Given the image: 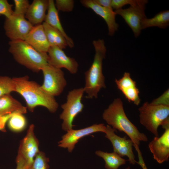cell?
Segmentation results:
<instances>
[{
    "label": "cell",
    "instance_id": "6da1fadb",
    "mask_svg": "<svg viewBox=\"0 0 169 169\" xmlns=\"http://www.w3.org/2000/svg\"><path fill=\"white\" fill-rule=\"evenodd\" d=\"M102 117L108 125L115 130L125 133L133 141L136 151L140 149L139 146L141 141H148L146 136L140 132L127 117L124 111L123 102L120 98L114 100L104 110Z\"/></svg>",
    "mask_w": 169,
    "mask_h": 169
},
{
    "label": "cell",
    "instance_id": "7a4b0ae2",
    "mask_svg": "<svg viewBox=\"0 0 169 169\" xmlns=\"http://www.w3.org/2000/svg\"><path fill=\"white\" fill-rule=\"evenodd\" d=\"M16 85V91L25 100L27 108L33 112L38 106L46 108L49 112H55L58 108V104L54 97L45 92L37 82L29 80V77H14Z\"/></svg>",
    "mask_w": 169,
    "mask_h": 169
},
{
    "label": "cell",
    "instance_id": "3957f363",
    "mask_svg": "<svg viewBox=\"0 0 169 169\" xmlns=\"http://www.w3.org/2000/svg\"><path fill=\"white\" fill-rule=\"evenodd\" d=\"M95 54L92 64L84 73L85 85L84 87L87 99L96 98L102 88L106 87L105 77L102 71V63L106 56V49L103 39H99L92 42Z\"/></svg>",
    "mask_w": 169,
    "mask_h": 169
},
{
    "label": "cell",
    "instance_id": "277c9868",
    "mask_svg": "<svg viewBox=\"0 0 169 169\" xmlns=\"http://www.w3.org/2000/svg\"><path fill=\"white\" fill-rule=\"evenodd\" d=\"M9 51L20 64L32 71L38 72L47 64V53H39L24 40L10 41Z\"/></svg>",
    "mask_w": 169,
    "mask_h": 169
},
{
    "label": "cell",
    "instance_id": "5b68a950",
    "mask_svg": "<svg viewBox=\"0 0 169 169\" xmlns=\"http://www.w3.org/2000/svg\"><path fill=\"white\" fill-rule=\"evenodd\" d=\"M140 122L155 137H159L158 128L169 118V106L144 102L138 109Z\"/></svg>",
    "mask_w": 169,
    "mask_h": 169
},
{
    "label": "cell",
    "instance_id": "8992f818",
    "mask_svg": "<svg viewBox=\"0 0 169 169\" xmlns=\"http://www.w3.org/2000/svg\"><path fill=\"white\" fill-rule=\"evenodd\" d=\"M84 92V87L71 90L67 95L66 102L61 105L63 110L59 117L63 120L62 128L64 131L73 129L74 119L82 111L84 105L81 100Z\"/></svg>",
    "mask_w": 169,
    "mask_h": 169
},
{
    "label": "cell",
    "instance_id": "52a82bcc",
    "mask_svg": "<svg viewBox=\"0 0 169 169\" xmlns=\"http://www.w3.org/2000/svg\"><path fill=\"white\" fill-rule=\"evenodd\" d=\"M44 80L41 89L48 94L55 97L60 95L67 85L64 74L61 69L48 63L42 68Z\"/></svg>",
    "mask_w": 169,
    "mask_h": 169
},
{
    "label": "cell",
    "instance_id": "ba28073f",
    "mask_svg": "<svg viewBox=\"0 0 169 169\" xmlns=\"http://www.w3.org/2000/svg\"><path fill=\"white\" fill-rule=\"evenodd\" d=\"M33 26L24 16L13 13L6 18L4 24L5 34L11 41L24 40Z\"/></svg>",
    "mask_w": 169,
    "mask_h": 169
},
{
    "label": "cell",
    "instance_id": "9c48e42d",
    "mask_svg": "<svg viewBox=\"0 0 169 169\" xmlns=\"http://www.w3.org/2000/svg\"><path fill=\"white\" fill-rule=\"evenodd\" d=\"M105 131L106 126L103 123L95 124L79 130L72 129L67 131L62 136L61 140L58 142V146L67 149L69 152L71 153L81 139L95 133L100 132L105 133Z\"/></svg>",
    "mask_w": 169,
    "mask_h": 169
},
{
    "label": "cell",
    "instance_id": "30bf717a",
    "mask_svg": "<svg viewBox=\"0 0 169 169\" xmlns=\"http://www.w3.org/2000/svg\"><path fill=\"white\" fill-rule=\"evenodd\" d=\"M115 130L107 125L106 126L105 137L112 144L113 152L121 157L126 156L130 164L134 165L136 162L133 151L134 143L130 139H127L125 136L121 137L115 133Z\"/></svg>",
    "mask_w": 169,
    "mask_h": 169
},
{
    "label": "cell",
    "instance_id": "8fae6325",
    "mask_svg": "<svg viewBox=\"0 0 169 169\" xmlns=\"http://www.w3.org/2000/svg\"><path fill=\"white\" fill-rule=\"evenodd\" d=\"M146 4H142L130 6L126 9L115 10L116 14L120 15L131 29L135 36L138 37L141 30V23L146 16L145 10Z\"/></svg>",
    "mask_w": 169,
    "mask_h": 169
},
{
    "label": "cell",
    "instance_id": "7c38bea8",
    "mask_svg": "<svg viewBox=\"0 0 169 169\" xmlns=\"http://www.w3.org/2000/svg\"><path fill=\"white\" fill-rule=\"evenodd\" d=\"M34 128L33 124L30 125L26 136L21 141L18 152V154L25 161L28 169L39 151V142L34 135Z\"/></svg>",
    "mask_w": 169,
    "mask_h": 169
},
{
    "label": "cell",
    "instance_id": "4fadbf2b",
    "mask_svg": "<svg viewBox=\"0 0 169 169\" xmlns=\"http://www.w3.org/2000/svg\"><path fill=\"white\" fill-rule=\"evenodd\" d=\"M47 54L49 64L57 68H64L72 74L77 72L78 62L74 58L67 56L63 49L56 46H50Z\"/></svg>",
    "mask_w": 169,
    "mask_h": 169
},
{
    "label": "cell",
    "instance_id": "5bb4252c",
    "mask_svg": "<svg viewBox=\"0 0 169 169\" xmlns=\"http://www.w3.org/2000/svg\"><path fill=\"white\" fill-rule=\"evenodd\" d=\"M160 137H155L148 144L153 158L159 164L167 161L169 158V126Z\"/></svg>",
    "mask_w": 169,
    "mask_h": 169
},
{
    "label": "cell",
    "instance_id": "9a60e30c",
    "mask_svg": "<svg viewBox=\"0 0 169 169\" xmlns=\"http://www.w3.org/2000/svg\"><path fill=\"white\" fill-rule=\"evenodd\" d=\"M80 2L83 6L90 8L105 20L108 27V34L110 36H112L114 34L118 29L119 25L115 20L116 14L113 10L99 5L94 0H81Z\"/></svg>",
    "mask_w": 169,
    "mask_h": 169
},
{
    "label": "cell",
    "instance_id": "2e32d148",
    "mask_svg": "<svg viewBox=\"0 0 169 169\" xmlns=\"http://www.w3.org/2000/svg\"><path fill=\"white\" fill-rule=\"evenodd\" d=\"M118 89L130 102L138 105L141 102L139 96V91L137 87L135 81L131 78L129 73L125 72L120 79H115Z\"/></svg>",
    "mask_w": 169,
    "mask_h": 169
},
{
    "label": "cell",
    "instance_id": "e0dca14e",
    "mask_svg": "<svg viewBox=\"0 0 169 169\" xmlns=\"http://www.w3.org/2000/svg\"><path fill=\"white\" fill-rule=\"evenodd\" d=\"M24 41L40 53H47L50 47L42 24L33 26Z\"/></svg>",
    "mask_w": 169,
    "mask_h": 169
},
{
    "label": "cell",
    "instance_id": "ac0fdd59",
    "mask_svg": "<svg viewBox=\"0 0 169 169\" xmlns=\"http://www.w3.org/2000/svg\"><path fill=\"white\" fill-rule=\"evenodd\" d=\"M49 0H34L30 4L25 17L33 26L41 24L44 21Z\"/></svg>",
    "mask_w": 169,
    "mask_h": 169
},
{
    "label": "cell",
    "instance_id": "d6986e66",
    "mask_svg": "<svg viewBox=\"0 0 169 169\" xmlns=\"http://www.w3.org/2000/svg\"><path fill=\"white\" fill-rule=\"evenodd\" d=\"M44 22L60 32L66 39L68 45L70 48L74 46L72 39L67 35L61 25L59 18L58 11L53 0H49L48 12L46 14Z\"/></svg>",
    "mask_w": 169,
    "mask_h": 169
},
{
    "label": "cell",
    "instance_id": "ffe728a7",
    "mask_svg": "<svg viewBox=\"0 0 169 169\" xmlns=\"http://www.w3.org/2000/svg\"><path fill=\"white\" fill-rule=\"evenodd\" d=\"M27 108L10 94L0 97V116L17 111L24 114L27 112Z\"/></svg>",
    "mask_w": 169,
    "mask_h": 169
},
{
    "label": "cell",
    "instance_id": "44dd1931",
    "mask_svg": "<svg viewBox=\"0 0 169 169\" xmlns=\"http://www.w3.org/2000/svg\"><path fill=\"white\" fill-rule=\"evenodd\" d=\"M50 46H56L61 49H65L68 46L66 40L58 30L44 22L42 24Z\"/></svg>",
    "mask_w": 169,
    "mask_h": 169
},
{
    "label": "cell",
    "instance_id": "7402d4cb",
    "mask_svg": "<svg viewBox=\"0 0 169 169\" xmlns=\"http://www.w3.org/2000/svg\"><path fill=\"white\" fill-rule=\"evenodd\" d=\"M169 25V11H162L150 18H146L142 21L141 29L147 28L157 27L162 29H165Z\"/></svg>",
    "mask_w": 169,
    "mask_h": 169
},
{
    "label": "cell",
    "instance_id": "603a6c76",
    "mask_svg": "<svg viewBox=\"0 0 169 169\" xmlns=\"http://www.w3.org/2000/svg\"><path fill=\"white\" fill-rule=\"evenodd\" d=\"M95 154L104 159L106 169H118L120 166L125 164L127 161L114 152L108 153L97 150Z\"/></svg>",
    "mask_w": 169,
    "mask_h": 169
},
{
    "label": "cell",
    "instance_id": "cb8c5ba5",
    "mask_svg": "<svg viewBox=\"0 0 169 169\" xmlns=\"http://www.w3.org/2000/svg\"><path fill=\"white\" fill-rule=\"evenodd\" d=\"M8 122L9 129L15 132L22 131L25 129L27 125L25 117L23 114L20 113H17L13 115Z\"/></svg>",
    "mask_w": 169,
    "mask_h": 169
},
{
    "label": "cell",
    "instance_id": "d4e9b609",
    "mask_svg": "<svg viewBox=\"0 0 169 169\" xmlns=\"http://www.w3.org/2000/svg\"><path fill=\"white\" fill-rule=\"evenodd\" d=\"M16 85L13 79L8 76H0V97L16 91Z\"/></svg>",
    "mask_w": 169,
    "mask_h": 169
},
{
    "label": "cell",
    "instance_id": "484cf974",
    "mask_svg": "<svg viewBox=\"0 0 169 169\" xmlns=\"http://www.w3.org/2000/svg\"><path fill=\"white\" fill-rule=\"evenodd\" d=\"M49 159L44 153L39 151L35 156L33 163L28 169H49Z\"/></svg>",
    "mask_w": 169,
    "mask_h": 169
},
{
    "label": "cell",
    "instance_id": "4316f807",
    "mask_svg": "<svg viewBox=\"0 0 169 169\" xmlns=\"http://www.w3.org/2000/svg\"><path fill=\"white\" fill-rule=\"evenodd\" d=\"M148 2L147 0H111V5L113 9L116 10L121 8L127 4L130 6L146 4Z\"/></svg>",
    "mask_w": 169,
    "mask_h": 169
},
{
    "label": "cell",
    "instance_id": "83f0119b",
    "mask_svg": "<svg viewBox=\"0 0 169 169\" xmlns=\"http://www.w3.org/2000/svg\"><path fill=\"white\" fill-rule=\"evenodd\" d=\"M15 10L13 13L25 16L30 5L28 0H14Z\"/></svg>",
    "mask_w": 169,
    "mask_h": 169
},
{
    "label": "cell",
    "instance_id": "f1b7e54d",
    "mask_svg": "<svg viewBox=\"0 0 169 169\" xmlns=\"http://www.w3.org/2000/svg\"><path fill=\"white\" fill-rule=\"evenodd\" d=\"M74 3L73 0H56L55 5L58 11L70 12L73 10Z\"/></svg>",
    "mask_w": 169,
    "mask_h": 169
},
{
    "label": "cell",
    "instance_id": "f546056e",
    "mask_svg": "<svg viewBox=\"0 0 169 169\" xmlns=\"http://www.w3.org/2000/svg\"><path fill=\"white\" fill-rule=\"evenodd\" d=\"M13 6L7 0H0V15H3L6 18L11 16L13 13L12 9Z\"/></svg>",
    "mask_w": 169,
    "mask_h": 169
},
{
    "label": "cell",
    "instance_id": "4dcf8cb0",
    "mask_svg": "<svg viewBox=\"0 0 169 169\" xmlns=\"http://www.w3.org/2000/svg\"><path fill=\"white\" fill-rule=\"evenodd\" d=\"M151 103L155 105L169 106V90L165 91L160 96L154 100Z\"/></svg>",
    "mask_w": 169,
    "mask_h": 169
},
{
    "label": "cell",
    "instance_id": "1f68e13d",
    "mask_svg": "<svg viewBox=\"0 0 169 169\" xmlns=\"http://www.w3.org/2000/svg\"><path fill=\"white\" fill-rule=\"evenodd\" d=\"M17 113H20L23 114L20 111H17L11 113L0 116V131L3 132L6 131L5 126L6 123L8 122L11 117L14 114Z\"/></svg>",
    "mask_w": 169,
    "mask_h": 169
},
{
    "label": "cell",
    "instance_id": "d6a6232c",
    "mask_svg": "<svg viewBox=\"0 0 169 169\" xmlns=\"http://www.w3.org/2000/svg\"><path fill=\"white\" fill-rule=\"evenodd\" d=\"M16 169H28L25 161L18 154L16 157Z\"/></svg>",
    "mask_w": 169,
    "mask_h": 169
},
{
    "label": "cell",
    "instance_id": "836d02e7",
    "mask_svg": "<svg viewBox=\"0 0 169 169\" xmlns=\"http://www.w3.org/2000/svg\"><path fill=\"white\" fill-rule=\"evenodd\" d=\"M97 4L99 5L113 10L111 5V0H94Z\"/></svg>",
    "mask_w": 169,
    "mask_h": 169
},
{
    "label": "cell",
    "instance_id": "e575fe53",
    "mask_svg": "<svg viewBox=\"0 0 169 169\" xmlns=\"http://www.w3.org/2000/svg\"><path fill=\"white\" fill-rule=\"evenodd\" d=\"M139 161L136 163L139 164L142 169H148L143 160L141 152H137Z\"/></svg>",
    "mask_w": 169,
    "mask_h": 169
},
{
    "label": "cell",
    "instance_id": "d590c367",
    "mask_svg": "<svg viewBox=\"0 0 169 169\" xmlns=\"http://www.w3.org/2000/svg\"><path fill=\"white\" fill-rule=\"evenodd\" d=\"M125 169H130V166H129Z\"/></svg>",
    "mask_w": 169,
    "mask_h": 169
}]
</instances>
